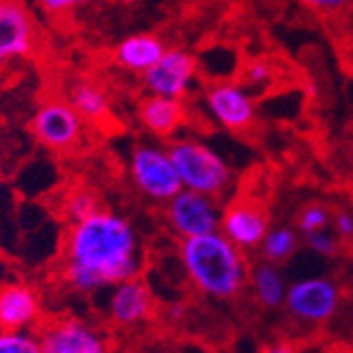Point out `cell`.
Instances as JSON below:
<instances>
[{
    "instance_id": "obj_29",
    "label": "cell",
    "mask_w": 353,
    "mask_h": 353,
    "mask_svg": "<svg viewBox=\"0 0 353 353\" xmlns=\"http://www.w3.org/2000/svg\"><path fill=\"white\" fill-rule=\"evenodd\" d=\"M114 3H119V5H125V7H130V5L142 3V0H114Z\"/></svg>"
},
{
    "instance_id": "obj_12",
    "label": "cell",
    "mask_w": 353,
    "mask_h": 353,
    "mask_svg": "<svg viewBox=\"0 0 353 353\" xmlns=\"http://www.w3.org/2000/svg\"><path fill=\"white\" fill-rule=\"evenodd\" d=\"M197 77V59L184 49H165L152 68L142 74L148 93L182 100Z\"/></svg>"
},
{
    "instance_id": "obj_2",
    "label": "cell",
    "mask_w": 353,
    "mask_h": 353,
    "mask_svg": "<svg viewBox=\"0 0 353 353\" xmlns=\"http://www.w3.org/2000/svg\"><path fill=\"white\" fill-rule=\"evenodd\" d=\"M178 256L186 279L212 301H235L248 288L250 263L245 252L220 231L180 239Z\"/></svg>"
},
{
    "instance_id": "obj_11",
    "label": "cell",
    "mask_w": 353,
    "mask_h": 353,
    "mask_svg": "<svg viewBox=\"0 0 353 353\" xmlns=\"http://www.w3.org/2000/svg\"><path fill=\"white\" fill-rule=\"evenodd\" d=\"M39 23L23 0H0V63L26 59L37 51Z\"/></svg>"
},
{
    "instance_id": "obj_15",
    "label": "cell",
    "mask_w": 353,
    "mask_h": 353,
    "mask_svg": "<svg viewBox=\"0 0 353 353\" xmlns=\"http://www.w3.org/2000/svg\"><path fill=\"white\" fill-rule=\"evenodd\" d=\"M138 123L154 138H174L188 119L182 100L148 93L138 104Z\"/></svg>"
},
{
    "instance_id": "obj_6",
    "label": "cell",
    "mask_w": 353,
    "mask_h": 353,
    "mask_svg": "<svg viewBox=\"0 0 353 353\" xmlns=\"http://www.w3.org/2000/svg\"><path fill=\"white\" fill-rule=\"evenodd\" d=\"M85 125L87 123L66 98L51 95L37 106L30 121V130L34 140L47 150L70 152L83 142Z\"/></svg>"
},
{
    "instance_id": "obj_5",
    "label": "cell",
    "mask_w": 353,
    "mask_h": 353,
    "mask_svg": "<svg viewBox=\"0 0 353 353\" xmlns=\"http://www.w3.org/2000/svg\"><path fill=\"white\" fill-rule=\"evenodd\" d=\"M127 172L140 195L154 203H168L182 190L174 161L163 146L136 144L130 152Z\"/></svg>"
},
{
    "instance_id": "obj_17",
    "label": "cell",
    "mask_w": 353,
    "mask_h": 353,
    "mask_svg": "<svg viewBox=\"0 0 353 353\" xmlns=\"http://www.w3.org/2000/svg\"><path fill=\"white\" fill-rule=\"evenodd\" d=\"M248 288L252 292V299L256 305L263 309H281L288 292V281L279 269V265L269 261H259L256 265H250L248 275Z\"/></svg>"
},
{
    "instance_id": "obj_18",
    "label": "cell",
    "mask_w": 353,
    "mask_h": 353,
    "mask_svg": "<svg viewBox=\"0 0 353 353\" xmlns=\"http://www.w3.org/2000/svg\"><path fill=\"white\" fill-rule=\"evenodd\" d=\"M63 98L72 104V108L89 125H104L112 119L108 93L104 91L102 85L93 81H87V79L74 81Z\"/></svg>"
},
{
    "instance_id": "obj_24",
    "label": "cell",
    "mask_w": 353,
    "mask_h": 353,
    "mask_svg": "<svg viewBox=\"0 0 353 353\" xmlns=\"http://www.w3.org/2000/svg\"><path fill=\"white\" fill-rule=\"evenodd\" d=\"M34 3L47 17H63L83 7L98 3V0H34Z\"/></svg>"
},
{
    "instance_id": "obj_13",
    "label": "cell",
    "mask_w": 353,
    "mask_h": 353,
    "mask_svg": "<svg viewBox=\"0 0 353 353\" xmlns=\"http://www.w3.org/2000/svg\"><path fill=\"white\" fill-rule=\"evenodd\" d=\"M154 299L150 288L140 279L132 277L112 285L106 301V315L119 328H136L152 317Z\"/></svg>"
},
{
    "instance_id": "obj_27",
    "label": "cell",
    "mask_w": 353,
    "mask_h": 353,
    "mask_svg": "<svg viewBox=\"0 0 353 353\" xmlns=\"http://www.w3.org/2000/svg\"><path fill=\"white\" fill-rule=\"evenodd\" d=\"M301 3L319 15H336L351 5V0H301Z\"/></svg>"
},
{
    "instance_id": "obj_4",
    "label": "cell",
    "mask_w": 353,
    "mask_h": 353,
    "mask_svg": "<svg viewBox=\"0 0 353 353\" xmlns=\"http://www.w3.org/2000/svg\"><path fill=\"white\" fill-rule=\"evenodd\" d=\"M343 303L341 285L328 275H309L288 283L283 309L305 326H322L336 315Z\"/></svg>"
},
{
    "instance_id": "obj_14",
    "label": "cell",
    "mask_w": 353,
    "mask_h": 353,
    "mask_svg": "<svg viewBox=\"0 0 353 353\" xmlns=\"http://www.w3.org/2000/svg\"><path fill=\"white\" fill-rule=\"evenodd\" d=\"M43 305L32 285L11 281L0 285V330L39 328Z\"/></svg>"
},
{
    "instance_id": "obj_20",
    "label": "cell",
    "mask_w": 353,
    "mask_h": 353,
    "mask_svg": "<svg viewBox=\"0 0 353 353\" xmlns=\"http://www.w3.org/2000/svg\"><path fill=\"white\" fill-rule=\"evenodd\" d=\"M100 208V197L89 186H74L66 192V199H63V216L72 222H79L91 214H95Z\"/></svg>"
},
{
    "instance_id": "obj_7",
    "label": "cell",
    "mask_w": 353,
    "mask_h": 353,
    "mask_svg": "<svg viewBox=\"0 0 353 353\" xmlns=\"http://www.w3.org/2000/svg\"><path fill=\"white\" fill-rule=\"evenodd\" d=\"M41 353H112L106 334L85 319L57 317L39 324Z\"/></svg>"
},
{
    "instance_id": "obj_16",
    "label": "cell",
    "mask_w": 353,
    "mask_h": 353,
    "mask_svg": "<svg viewBox=\"0 0 353 353\" xmlns=\"http://www.w3.org/2000/svg\"><path fill=\"white\" fill-rule=\"evenodd\" d=\"M165 49V43L157 34H152V32H138V34L119 41V45L112 51V59L125 72L144 74L161 59Z\"/></svg>"
},
{
    "instance_id": "obj_19",
    "label": "cell",
    "mask_w": 353,
    "mask_h": 353,
    "mask_svg": "<svg viewBox=\"0 0 353 353\" xmlns=\"http://www.w3.org/2000/svg\"><path fill=\"white\" fill-rule=\"evenodd\" d=\"M299 241H301V235H299L296 229H292V227H273L265 235L259 250H261L263 261L281 265L285 261H290L292 256L296 254Z\"/></svg>"
},
{
    "instance_id": "obj_8",
    "label": "cell",
    "mask_w": 353,
    "mask_h": 353,
    "mask_svg": "<svg viewBox=\"0 0 353 353\" xmlns=\"http://www.w3.org/2000/svg\"><path fill=\"white\" fill-rule=\"evenodd\" d=\"M203 104L210 117L233 134H245L256 123V102L243 83L218 81L205 87Z\"/></svg>"
},
{
    "instance_id": "obj_21",
    "label": "cell",
    "mask_w": 353,
    "mask_h": 353,
    "mask_svg": "<svg viewBox=\"0 0 353 353\" xmlns=\"http://www.w3.org/2000/svg\"><path fill=\"white\" fill-rule=\"evenodd\" d=\"M330 220H332L330 208H326L324 203H307L301 208L296 216V231L303 237L317 231H326L330 229Z\"/></svg>"
},
{
    "instance_id": "obj_28",
    "label": "cell",
    "mask_w": 353,
    "mask_h": 353,
    "mask_svg": "<svg viewBox=\"0 0 353 353\" xmlns=\"http://www.w3.org/2000/svg\"><path fill=\"white\" fill-rule=\"evenodd\" d=\"M261 353H296V347L288 341H275L261 349Z\"/></svg>"
},
{
    "instance_id": "obj_10",
    "label": "cell",
    "mask_w": 353,
    "mask_h": 353,
    "mask_svg": "<svg viewBox=\"0 0 353 353\" xmlns=\"http://www.w3.org/2000/svg\"><path fill=\"white\" fill-rule=\"evenodd\" d=\"M269 229V212L252 197H235L220 212L218 231L243 252L259 250Z\"/></svg>"
},
{
    "instance_id": "obj_25",
    "label": "cell",
    "mask_w": 353,
    "mask_h": 353,
    "mask_svg": "<svg viewBox=\"0 0 353 353\" xmlns=\"http://www.w3.org/2000/svg\"><path fill=\"white\" fill-rule=\"evenodd\" d=\"M273 79V68L271 63L259 59V61H252L245 66L243 70V85L248 89H256V87H267Z\"/></svg>"
},
{
    "instance_id": "obj_22",
    "label": "cell",
    "mask_w": 353,
    "mask_h": 353,
    "mask_svg": "<svg viewBox=\"0 0 353 353\" xmlns=\"http://www.w3.org/2000/svg\"><path fill=\"white\" fill-rule=\"evenodd\" d=\"M0 353H41V343L32 330H0Z\"/></svg>"
},
{
    "instance_id": "obj_23",
    "label": "cell",
    "mask_w": 353,
    "mask_h": 353,
    "mask_svg": "<svg viewBox=\"0 0 353 353\" xmlns=\"http://www.w3.org/2000/svg\"><path fill=\"white\" fill-rule=\"evenodd\" d=\"M305 245L311 254L319 256V259H334L341 250V241L330 229L305 235Z\"/></svg>"
},
{
    "instance_id": "obj_9",
    "label": "cell",
    "mask_w": 353,
    "mask_h": 353,
    "mask_svg": "<svg viewBox=\"0 0 353 353\" xmlns=\"http://www.w3.org/2000/svg\"><path fill=\"white\" fill-rule=\"evenodd\" d=\"M218 201L195 190L182 188L165 203V220L178 239L208 235L220 229Z\"/></svg>"
},
{
    "instance_id": "obj_26",
    "label": "cell",
    "mask_w": 353,
    "mask_h": 353,
    "mask_svg": "<svg viewBox=\"0 0 353 353\" xmlns=\"http://www.w3.org/2000/svg\"><path fill=\"white\" fill-rule=\"evenodd\" d=\"M330 229L339 237V241H351L353 239V212L351 210L332 212Z\"/></svg>"
},
{
    "instance_id": "obj_1",
    "label": "cell",
    "mask_w": 353,
    "mask_h": 353,
    "mask_svg": "<svg viewBox=\"0 0 353 353\" xmlns=\"http://www.w3.org/2000/svg\"><path fill=\"white\" fill-rule=\"evenodd\" d=\"M140 239L125 216L98 210L72 222L63 239L61 277L72 292L95 294L140 275Z\"/></svg>"
},
{
    "instance_id": "obj_3",
    "label": "cell",
    "mask_w": 353,
    "mask_h": 353,
    "mask_svg": "<svg viewBox=\"0 0 353 353\" xmlns=\"http://www.w3.org/2000/svg\"><path fill=\"white\" fill-rule=\"evenodd\" d=\"M168 152L178 172L180 184L186 190H195L212 199H220L233 184V170L224 159L199 140H174Z\"/></svg>"
}]
</instances>
